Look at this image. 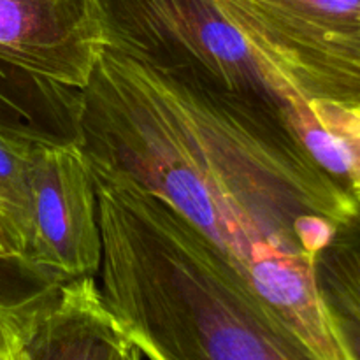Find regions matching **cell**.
Listing matches in <instances>:
<instances>
[{"mask_svg": "<svg viewBox=\"0 0 360 360\" xmlns=\"http://www.w3.org/2000/svg\"><path fill=\"white\" fill-rule=\"evenodd\" d=\"M74 137L90 164L123 172L188 218L294 336L323 329L315 259L359 202L280 112L102 46Z\"/></svg>", "mask_w": 360, "mask_h": 360, "instance_id": "cell-1", "label": "cell"}, {"mask_svg": "<svg viewBox=\"0 0 360 360\" xmlns=\"http://www.w3.org/2000/svg\"><path fill=\"white\" fill-rule=\"evenodd\" d=\"M102 238L101 288L151 360H308L220 250L167 199L90 164Z\"/></svg>", "mask_w": 360, "mask_h": 360, "instance_id": "cell-2", "label": "cell"}, {"mask_svg": "<svg viewBox=\"0 0 360 360\" xmlns=\"http://www.w3.org/2000/svg\"><path fill=\"white\" fill-rule=\"evenodd\" d=\"M88 4L104 48L155 72L231 91L283 112L288 83L257 60L214 0H88Z\"/></svg>", "mask_w": 360, "mask_h": 360, "instance_id": "cell-3", "label": "cell"}, {"mask_svg": "<svg viewBox=\"0 0 360 360\" xmlns=\"http://www.w3.org/2000/svg\"><path fill=\"white\" fill-rule=\"evenodd\" d=\"M260 63L306 98L360 105V0H214Z\"/></svg>", "mask_w": 360, "mask_h": 360, "instance_id": "cell-4", "label": "cell"}, {"mask_svg": "<svg viewBox=\"0 0 360 360\" xmlns=\"http://www.w3.org/2000/svg\"><path fill=\"white\" fill-rule=\"evenodd\" d=\"M30 241L18 266L70 280L101 269L102 238L90 160L76 139L41 137L30 172Z\"/></svg>", "mask_w": 360, "mask_h": 360, "instance_id": "cell-5", "label": "cell"}, {"mask_svg": "<svg viewBox=\"0 0 360 360\" xmlns=\"http://www.w3.org/2000/svg\"><path fill=\"white\" fill-rule=\"evenodd\" d=\"M23 360H141L95 276L51 280L20 295Z\"/></svg>", "mask_w": 360, "mask_h": 360, "instance_id": "cell-6", "label": "cell"}, {"mask_svg": "<svg viewBox=\"0 0 360 360\" xmlns=\"http://www.w3.org/2000/svg\"><path fill=\"white\" fill-rule=\"evenodd\" d=\"M102 49L88 0H0V62L81 91Z\"/></svg>", "mask_w": 360, "mask_h": 360, "instance_id": "cell-7", "label": "cell"}, {"mask_svg": "<svg viewBox=\"0 0 360 360\" xmlns=\"http://www.w3.org/2000/svg\"><path fill=\"white\" fill-rule=\"evenodd\" d=\"M283 120L309 157L360 204V105L285 91Z\"/></svg>", "mask_w": 360, "mask_h": 360, "instance_id": "cell-8", "label": "cell"}, {"mask_svg": "<svg viewBox=\"0 0 360 360\" xmlns=\"http://www.w3.org/2000/svg\"><path fill=\"white\" fill-rule=\"evenodd\" d=\"M315 278L348 360H360V204L319 252Z\"/></svg>", "mask_w": 360, "mask_h": 360, "instance_id": "cell-9", "label": "cell"}, {"mask_svg": "<svg viewBox=\"0 0 360 360\" xmlns=\"http://www.w3.org/2000/svg\"><path fill=\"white\" fill-rule=\"evenodd\" d=\"M46 136L55 134L0 129V227L16 252V262L30 241L32 160L35 144Z\"/></svg>", "mask_w": 360, "mask_h": 360, "instance_id": "cell-10", "label": "cell"}, {"mask_svg": "<svg viewBox=\"0 0 360 360\" xmlns=\"http://www.w3.org/2000/svg\"><path fill=\"white\" fill-rule=\"evenodd\" d=\"M77 95V90L35 79L0 62V129L55 134L42 123V112H60L74 122Z\"/></svg>", "mask_w": 360, "mask_h": 360, "instance_id": "cell-11", "label": "cell"}, {"mask_svg": "<svg viewBox=\"0 0 360 360\" xmlns=\"http://www.w3.org/2000/svg\"><path fill=\"white\" fill-rule=\"evenodd\" d=\"M0 360H21V340L13 311V297L0 299Z\"/></svg>", "mask_w": 360, "mask_h": 360, "instance_id": "cell-12", "label": "cell"}, {"mask_svg": "<svg viewBox=\"0 0 360 360\" xmlns=\"http://www.w3.org/2000/svg\"><path fill=\"white\" fill-rule=\"evenodd\" d=\"M0 260H16V252L2 227H0Z\"/></svg>", "mask_w": 360, "mask_h": 360, "instance_id": "cell-13", "label": "cell"}, {"mask_svg": "<svg viewBox=\"0 0 360 360\" xmlns=\"http://www.w3.org/2000/svg\"><path fill=\"white\" fill-rule=\"evenodd\" d=\"M2 297H7V295H4V294H0V299H2Z\"/></svg>", "mask_w": 360, "mask_h": 360, "instance_id": "cell-14", "label": "cell"}]
</instances>
